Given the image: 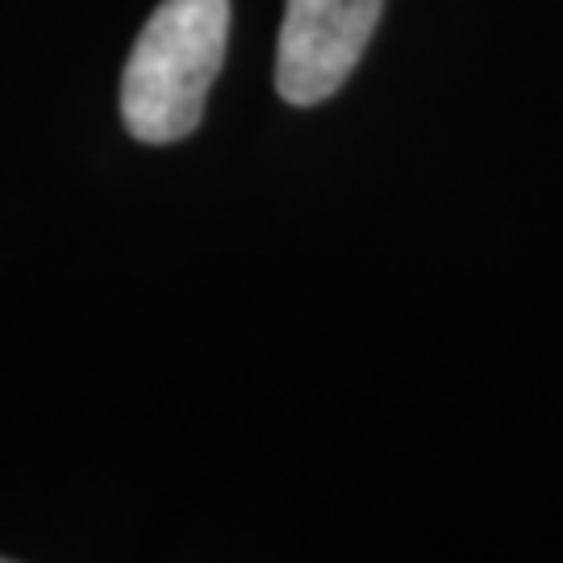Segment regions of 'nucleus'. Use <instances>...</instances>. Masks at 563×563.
Listing matches in <instances>:
<instances>
[{
    "instance_id": "nucleus-2",
    "label": "nucleus",
    "mask_w": 563,
    "mask_h": 563,
    "mask_svg": "<svg viewBox=\"0 0 563 563\" xmlns=\"http://www.w3.org/2000/svg\"><path fill=\"white\" fill-rule=\"evenodd\" d=\"M384 0H288L276 46V92L297 109L330 101L360 67Z\"/></svg>"
},
{
    "instance_id": "nucleus-1",
    "label": "nucleus",
    "mask_w": 563,
    "mask_h": 563,
    "mask_svg": "<svg viewBox=\"0 0 563 563\" xmlns=\"http://www.w3.org/2000/svg\"><path fill=\"white\" fill-rule=\"evenodd\" d=\"M230 38V0H163L121 76V121L146 146L188 139L205 118Z\"/></svg>"
}]
</instances>
